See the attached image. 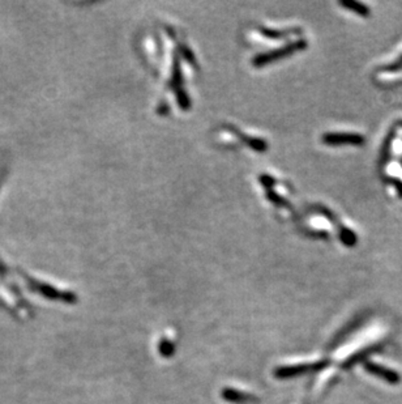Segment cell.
Segmentation results:
<instances>
[{
	"instance_id": "1",
	"label": "cell",
	"mask_w": 402,
	"mask_h": 404,
	"mask_svg": "<svg viewBox=\"0 0 402 404\" xmlns=\"http://www.w3.org/2000/svg\"><path fill=\"white\" fill-rule=\"evenodd\" d=\"M303 48H304V42L303 41L290 43V45L280 48L277 50L269 51V52H265V54H262V55H258L252 61V64L256 66V67H262V66H265V64H269L271 62L282 59L285 57H289L294 51L301 50Z\"/></svg>"
},
{
	"instance_id": "3",
	"label": "cell",
	"mask_w": 402,
	"mask_h": 404,
	"mask_svg": "<svg viewBox=\"0 0 402 404\" xmlns=\"http://www.w3.org/2000/svg\"><path fill=\"white\" fill-rule=\"evenodd\" d=\"M324 142L328 144H341V143H357L359 142V138H355L354 135H346V134H329L324 136Z\"/></svg>"
},
{
	"instance_id": "2",
	"label": "cell",
	"mask_w": 402,
	"mask_h": 404,
	"mask_svg": "<svg viewBox=\"0 0 402 404\" xmlns=\"http://www.w3.org/2000/svg\"><path fill=\"white\" fill-rule=\"evenodd\" d=\"M366 369L370 372V373L382 378L384 381L389 382V384H397L400 381V377L399 374L394 373L391 369H387V368H382V366H379L376 364H367Z\"/></svg>"
}]
</instances>
